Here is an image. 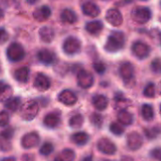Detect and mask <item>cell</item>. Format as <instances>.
I'll list each match as a JSON object with an SVG mask.
<instances>
[{
  "mask_svg": "<svg viewBox=\"0 0 161 161\" xmlns=\"http://www.w3.org/2000/svg\"><path fill=\"white\" fill-rule=\"evenodd\" d=\"M60 17H61V20L64 23H68V24H74L77 20L76 14L72 9H69V8L63 9L62 12H61Z\"/></svg>",
  "mask_w": 161,
  "mask_h": 161,
  "instance_id": "cell-27",
  "label": "cell"
},
{
  "mask_svg": "<svg viewBox=\"0 0 161 161\" xmlns=\"http://www.w3.org/2000/svg\"><path fill=\"white\" fill-rule=\"evenodd\" d=\"M93 68H94L95 72L98 73V74H104L105 71H106V65L101 61L94 62L93 63Z\"/></svg>",
  "mask_w": 161,
  "mask_h": 161,
  "instance_id": "cell-39",
  "label": "cell"
},
{
  "mask_svg": "<svg viewBox=\"0 0 161 161\" xmlns=\"http://www.w3.org/2000/svg\"><path fill=\"white\" fill-rule=\"evenodd\" d=\"M118 121L123 125H130L133 123V115L125 109L120 110L118 113Z\"/></svg>",
  "mask_w": 161,
  "mask_h": 161,
  "instance_id": "cell-23",
  "label": "cell"
},
{
  "mask_svg": "<svg viewBox=\"0 0 161 161\" xmlns=\"http://www.w3.org/2000/svg\"><path fill=\"white\" fill-rule=\"evenodd\" d=\"M34 86L39 91L44 92V91H47L50 88L51 82H50V79L45 75L38 74L36 78H35V81H34Z\"/></svg>",
  "mask_w": 161,
  "mask_h": 161,
  "instance_id": "cell-13",
  "label": "cell"
},
{
  "mask_svg": "<svg viewBox=\"0 0 161 161\" xmlns=\"http://www.w3.org/2000/svg\"><path fill=\"white\" fill-rule=\"evenodd\" d=\"M160 114H161V106H160Z\"/></svg>",
  "mask_w": 161,
  "mask_h": 161,
  "instance_id": "cell-49",
  "label": "cell"
},
{
  "mask_svg": "<svg viewBox=\"0 0 161 161\" xmlns=\"http://www.w3.org/2000/svg\"><path fill=\"white\" fill-rule=\"evenodd\" d=\"M84 123V118L81 114H76V115H74L70 121H69V125L72 128L74 129H77V128H80L82 126Z\"/></svg>",
  "mask_w": 161,
  "mask_h": 161,
  "instance_id": "cell-31",
  "label": "cell"
},
{
  "mask_svg": "<svg viewBox=\"0 0 161 161\" xmlns=\"http://www.w3.org/2000/svg\"><path fill=\"white\" fill-rule=\"evenodd\" d=\"M120 105H122L121 106V110H123V109H125V108H127L128 106H129V101L128 100H126L125 97H123V96H116L115 97V106H116V108H119V107H120Z\"/></svg>",
  "mask_w": 161,
  "mask_h": 161,
  "instance_id": "cell-36",
  "label": "cell"
},
{
  "mask_svg": "<svg viewBox=\"0 0 161 161\" xmlns=\"http://www.w3.org/2000/svg\"><path fill=\"white\" fill-rule=\"evenodd\" d=\"M8 39V34L4 28H0V44L5 43Z\"/></svg>",
  "mask_w": 161,
  "mask_h": 161,
  "instance_id": "cell-41",
  "label": "cell"
},
{
  "mask_svg": "<svg viewBox=\"0 0 161 161\" xmlns=\"http://www.w3.org/2000/svg\"><path fill=\"white\" fill-rule=\"evenodd\" d=\"M142 137L137 132H133L127 136V145L131 150H138L142 145Z\"/></svg>",
  "mask_w": 161,
  "mask_h": 161,
  "instance_id": "cell-14",
  "label": "cell"
},
{
  "mask_svg": "<svg viewBox=\"0 0 161 161\" xmlns=\"http://www.w3.org/2000/svg\"><path fill=\"white\" fill-rule=\"evenodd\" d=\"M81 42L75 37L67 38L63 42V51L68 55H75L80 51Z\"/></svg>",
  "mask_w": 161,
  "mask_h": 161,
  "instance_id": "cell-5",
  "label": "cell"
},
{
  "mask_svg": "<svg viewBox=\"0 0 161 161\" xmlns=\"http://www.w3.org/2000/svg\"><path fill=\"white\" fill-rule=\"evenodd\" d=\"M14 77L18 82L26 83L29 78V69L27 67H21L14 73Z\"/></svg>",
  "mask_w": 161,
  "mask_h": 161,
  "instance_id": "cell-22",
  "label": "cell"
},
{
  "mask_svg": "<svg viewBox=\"0 0 161 161\" xmlns=\"http://www.w3.org/2000/svg\"><path fill=\"white\" fill-rule=\"evenodd\" d=\"M82 11L85 15L90 17H96L100 13L99 8L97 7V5H95L92 2H86L82 6Z\"/></svg>",
  "mask_w": 161,
  "mask_h": 161,
  "instance_id": "cell-18",
  "label": "cell"
},
{
  "mask_svg": "<svg viewBox=\"0 0 161 161\" xmlns=\"http://www.w3.org/2000/svg\"><path fill=\"white\" fill-rule=\"evenodd\" d=\"M40 142V136L36 132H29L25 134L21 139V145L25 149H31L36 147Z\"/></svg>",
  "mask_w": 161,
  "mask_h": 161,
  "instance_id": "cell-6",
  "label": "cell"
},
{
  "mask_svg": "<svg viewBox=\"0 0 161 161\" xmlns=\"http://www.w3.org/2000/svg\"><path fill=\"white\" fill-rule=\"evenodd\" d=\"M21 106V100L19 97H10L5 102V108L10 111H16Z\"/></svg>",
  "mask_w": 161,
  "mask_h": 161,
  "instance_id": "cell-29",
  "label": "cell"
},
{
  "mask_svg": "<svg viewBox=\"0 0 161 161\" xmlns=\"http://www.w3.org/2000/svg\"><path fill=\"white\" fill-rule=\"evenodd\" d=\"M151 67H152V70L153 72L157 73V74H161V60L157 58L155 59L152 64H151Z\"/></svg>",
  "mask_w": 161,
  "mask_h": 161,
  "instance_id": "cell-40",
  "label": "cell"
},
{
  "mask_svg": "<svg viewBox=\"0 0 161 161\" xmlns=\"http://www.w3.org/2000/svg\"><path fill=\"white\" fill-rule=\"evenodd\" d=\"M151 156H152L155 159H157V160H158V161H161L160 148H156V149L152 150V152H151Z\"/></svg>",
  "mask_w": 161,
  "mask_h": 161,
  "instance_id": "cell-42",
  "label": "cell"
},
{
  "mask_svg": "<svg viewBox=\"0 0 161 161\" xmlns=\"http://www.w3.org/2000/svg\"><path fill=\"white\" fill-rule=\"evenodd\" d=\"M92 104L98 110H105L108 105V100L105 95L96 94L92 98Z\"/></svg>",
  "mask_w": 161,
  "mask_h": 161,
  "instance_id": "cell-19",
  "label": "cell"
},
{
  "mask_svg": "<svg viewBox=\"0 0 161 161\" xmlns=\"http://www.w3.org/2000/svg\"><path fill=\"white\" fill-rule=\"evenodd\" d=\"M131 17L138 24H145L151 19L152 12L146 7H136L131 11Z\"/></svg>",
  "mask_w": 161,
  "mask_h": 161,
  "instance_id": "cell-3",
  "label": "cell"
},
{
  "mask_svg": "<svg viewBox=\"0 0 161 161\" xmlns=\"http://www.w3.org/2000/svg\"><path fill=\"white\" fill-rule=\"evenodd\" d=\"M12 95V89L10 86L0 82V102H6Z\"/></svg>",
  "mask_w": 161,
  "mask_h": 161,
  "instance_id": "cell-24",
  "label": "cell"
},
{
  "mask_svg": "<svg viewBox=\"0 0 161 161\" xmlns=\"http://www.w3.org/2000/svg\"><path fill=\"white\" fill-rule=\"evenodd\" d=\"M91 122L96 127H101L103 125V116H101L100 114L94 113L91 116Z\"/></svg>",
  "mask_w": 161,
  "mask_h": 161,
  "instance_id": "cell-37",
  "label": "cell"
},
{
  "mask_svg": "<svg viewBox=\"0 0 161 161\" xmlns=\"http://www.w3.org/2000/svg\"><path fill=\"white\" fill-rule=\"evenodd\" d=\"M60 118L56 113H49L43 119V125L48 128H55L59 125Z\"/></svg>",
  "mask_w": 161,
  "mask_h": 161,
  "instance_id": "cell-20",
  "label": "cell"
},
{
  "mask_svg": "<svg viewBox=\"0 0 161 161\" xmlns=\"http://www.w3.org/2000/svg\"><path fill=\"white\" fill-rule=\"evenodd\" d=\"M144 133H145V136L148 139H150V140L155 139V138H157L161 133V127H159V126H155V127H152V128L145 129L144 130Z\"/></svg>",
  "mask_w": 161,
  "mask_h": 161,
  "instance_id": "cell-32",
  "label": "cell"
},
{
  "mask_svg": "<svg viewBox=\"0 0 161 161\" xmlns=\"http://www.w3.org/2000/svg\"><path fill=\"white\" fill-rule=\"evenodd\" d=\"M158 91H159V93L161 94V81L159 82V85H158Z\"/></svg>",
  "mask_w": 161,
  "mask_h": 161,
  "instance_id": "cell-47",
  "label": "cell"
},
{
  "mask_svg": "<svg viewBox=\"0 0 161 161\" xmlns=\"http://www.w3.org/2000/svg\"><path fill=\"white\" fill-rule=\"evenodd\" d=\"M38 112H39L38 104H37V102H35L33 100L27 101L25 104H23L21 107V110H20V114L25 121L33 120L37 116Z\"/></svg>",
  "mask_w": 161,
  "mask_h": 161,
  "instance_id": "cell-2",
  "label": "cell"
},
{
  "mask_svg": "<svg viewBox=\"0 0 161 161\" xmlns=\"http://www.w3.org/2000/svg\"><path fill=\"white\" fill-rule=\"evenodd\" d=\"M75 158V154L71 149H64L61 151L55 158V161H74Z\"/></svg>",
  "mask_w": 161,
  "mask_h": 161,
  "instance_id": "cell-25",
  "label": "cell"
},
{
  "mask_svg": "<svg viewBox=\"0 0 161 161\" xmlns=\"http://www.w3.org/2000/svg\"><path fill=\"white\" fill-rule=\"evenodd\" d=\"M1 161H16V158L10 157V158H3Z\"/></svg>",
  "mask_w": 161,
  "mask_h": 161,
  "instance_id": "cell-43",
  "label": "cell"
},
{
  "mask_svg": "<svg viewBox=\"0 0 161 161\" xmlns=\"http://www.w3.org/2000/svg\"><path fill=\"white\" fill-rule=\"evenodd\" d=\"M125 35L121 31H113L108 38L105 49L108 52H117L125 46Z\"/></svg>",
  "mask_w": 161,
  "mask_h": 161,
  "instance_id": "cell-1",
  "label": "cell"
},
{
  "mask_svg": "<svg viewBox=\"0 0 161 161\" xmlns=\"http://www.w3.org/2000/svg\"><path fill=\"white\" fill-rule=\"evenodd\" d=\"M77 83L79 87H81L82 89H89L94 83L93 75L88 71L81 70L77 74Z\"/></svg>",
  "mask_w": 161,
  "mask_h": 161,
  "instance_id": "cell-8",
  "label": "cell"
},
{
  "mask_svg": "<svg viewBox=\"0 0 161 161\" xmlns=\"http://www.w3.org/2000/svg\"><path fill=\"white\" fill-rule=\"evenodd\" d=\"M13 136L12 129H8L5 131H2L0 133V150L7 152L11 149V142L10 140Z\"/></svg>",
  "mask_w": 161,
  "mask_h": 161,
  "instance_id": "cell-10",
  "label": "cell"
},
{
  "mask_svg": "<svg viewBox=\"0 0 161 161\" xmlns=\"http://www.w3.org/2000/svg\"><path fill=\"white\" fill-rule=\"evenodd\" d=\"M41 40L44 42H51L55 37V31L49 26H43L39 31Z\"/></svg>",
  "mask_w": 161,
  "mask_h": 161,
  "instance_id": "cell-21",
  "label": "cell"
},
{
  "mask_svg": "<svg viewBox=\"0 0 161 161\" xmlns=\"http://www.w3.org/2000/svg\"><path fill=\"white\" fill-rule=\"evenodd\" d=\"M160 42H161V34H160Z\"/></svg>",
  "mask_w": 161,
  "mask_h": 161,
  "instance_id": "cell-50",
  "label": "cell"
},
{
  "mask_svg": "<svg viewBox=\"0 0 161 161\" xmlns=\"http://www.w3.org/2000/svg\"><path fill=\"white\" fill-rule=\"evenodd\" d=\"M9 122V116L7 111L0 112V126H6Z\"/></svg>",
  "mask_w": 161,
  "mask_h": 161,
  "instance_id": "cell-38",
  "label": "cell"
},
{
  "mask_svg": "<svg viewBox=\"0 0 161 161\" xmlns=\"http://www.w3.org/2000/svg\"><path fill=\"white\" fill-rule=\"evenodd\" d=\"M106 19L113 26H119L123 23V15L117 8H110L108 10Z\"/></svg>",
  "mask_w": 161,
  "mask_h": 161,
  "instance_id": "cell-11",
  "label": "cell"
},
{
  "mask_svg": "<svg viewBox=\"0 0 161 161\" xmlns=\"http://www.w3.org/2000/svg\"><path fill=\"white\" fill-rule=\"evenodd\" d=\"M97 147L100 152L106 155H114L116 153V145L108 139L103 138L97 142Z\"/></svg>",
  "mask_w": 161,
  "mask_h": 161,
  "instance_id": "cell-9",
  "label": "cell"
},
{
  "mask_svg": "<svg viewBox=\"0 0 161 161\" xmlns=\"http://www.w3.org/2000/svg\"><path fill=\"white\" fill-rule=\"evenodd\" d=\"M7 57L10 61H20L25 58V50L20 43L13 42L7 49Z\"/></svg>",
  "mask_w": 161,
  "mask_h": 161,
  "instance_id": "cell-4",
  "label": "cell"
},
{
  "mask_svg": "<svg viewBox=\"0 0 161 161\" xmlns=\"http://www.w3.org/2000/svg\"><path fill=\"white\" fill-rule=\"evenodd\" d=\"M33 16L37 21H45L51 16V9L48 6H42L33 12Z\"/></svg>",
  "mask_w": 161,
  "mask_h": 161,
  "instance_id": "cell-17",
  "label": "cell"
},
{
  "mask_svg": "<svg viewBox=\"0 0 161 161\" xmlns=\"http://www.w3.org/2000/svg\"><path fill=\"white\" fill-rule=\"evenodd\" d=\"M71 139L76 145L82 146L89 142V135L85 132H76L72 136Z\"/></svg>",
  "mask_w": 161,
  "mask_h": 161,
  "instance_id": "cell-26",
  "label": "cell"
},
{
  "mask_svg": "<svg viewBox=\"0 0 161 161\" xmlns=\"http://www.w3.org/2000/svg\"><path fill=\"white\" fill-rule=\"evenodd\" d=\"M132 52L133 54L140 59H143L149 56L150 47L143 42H136L132 45Z\"/></svg>",
  "mask_w": 161,
  "mask_h": 161,
  "instance_id": "cell-7",
  "label": "cell"
},
{
  "mask_svg": "<svg viewBox=\"0 0 161 161\" xmlns=\"http://www.w3.org/2000/svg\"><path fill=\"white\" fill-rule=\"evenodd\" d=\"M102 28H103V23L101 21H92V22H89L86 25V30L93 35H96L99 32H101Z\"/></svg>",
  "mask_w": 161,
  "mask_h": 161,
  "instance_id": "cell-28",
  "label": "cell"
},
{
  "mask_svg": "<svg viewBox=\"0 0 161 161\" xmlns=\"http://www.w3.org/2000/svg\"><path fill=\"white\" fill-rule=\"evenodd\" d=\"M104 1H107V0H104Z\"/></svg>",
  "mask_w": 161,
  "mask_h": 161,
  "instance_id": "cell-51",
  "label": "cell"
},
{
  "mask_svg": "<svg viewBox=\"0 0 161 161\" xmlns=\"http://www.w3.org/2000/svg\"><path fill=\"white\" fill-rule=\"evenodd\" d=\"M58 101L66 106H73L76 103L77 97L75 93L70 90H64L58 94Z\"/></svg>",
  "mask_w": 161,
  "mask_h": 161,
  "instance_id": "cell-12",
  "label": "cell"
},
{
  "mask_svg": "<svg viewBox=\"0 0 161 161\" xmlns=\"http://www.w3.org/2000/svg\"><path fill=\"white\" fill-rule=\"evenodd\" d=\"M3 17H4V12H3V10L0 8V20H2Z\"/></svg>",
  "mask_w": 161,
  "mask_h": 161,
  "instance_id": "cell-46",
  "label": "cell"
},
{
  "mask_svg": "<svg viewBox=\"0 0 161 161\" xmlns=\"http://www.w3.org/2000/svg\"><path fill=\"white\" fill-rule=\"evenodd\" d=\"M119 73H120L121 77L125 81L127 82V81L131 80L134 75V67L131 63L125 62L121 65V67L119 69Z\"/></svg>",
  "mask_w": 161,
  "mask_h": 161,
  "instance_id": "cell-15",
  "label": "cell"
},
{
  "mask_svg": "<svg viewBox=\"0 0 161 161\" xmlns=\"http://www.w3.org/2000/svg\"><path fill=\"white\" fill-rule=\"evenodd\" d=\"M82 161H93L92 160V157H86L85 158H83Z\"/></svg>",
  "mask_w": 161,
  "mask_h": 161,
  "instance_id": "cell-44",
  "label": "cell"
},
{
  "mask_svg": "<svg viewBox=\"0 0 161 161\" xmlns=\"http://www.w3.org/2000/svg\"><path fill=\"white\" fill-rule=\"evenodd\" d=\"M38 58L39 60L46 65H51L55 62L56 57L53 52H51L48 49H42L38 53Z\"/></svg>",
  "mask_w": 161,
  "mask_h": 161,
  "instance_id": "cell-16",
  "label": "cell"
},
{
  "mask_svg": "<svg viewBox=\"0 0 161 161\" xmlns=\"http://www.w3.org/2000/svg\"><path fill=\"white\" fill-rule=\"evenodd\" d=\"M109 129H110L111 133L116 135V136H121L125 131L123 125L118 124V123H111V125L109 126Z\"/></svg>",
  "mask_w": 161,
  "mask_h": 161,
  "instance_id": "cell-34",
  "label": "cell"
},
{
  "mask_svg": "<svg viewBox=\"0 0 161 161\" xmlns=\"http://www.w3.org/2000/svg\"><path fill=\"white\" fill-rule=\"evenodd\" d=\"M54 151V146L50 142H45L40 148V154L42 156H49Z\"/></svg>",
  "mask_w": 161,
  "mask_h": 161,
  "instance_id": "cell-33",
  "label": "cell"
},
{
  "mask_svg": "<svg viewBox=\"0 0 161 161\" xmlns=\"http://www.w3.org/2000/svg\"><path fill=\"white\" fill-rule=\"evenodd\" d=\"M143 94H144V96H146L148 98H153L155 96V94H156V86H155V84L154 83H149L145 87V89L143 91Z\"/></svg>",
  "mask_w": 161,
  "mask_h": 161,
  "instance_id": "cell-35",
  "label": "cell"
},
{
  "mask_svg": "<svg viewBox=\"0 0 161 161\" xmlns=\"http://www.w3.org/2000/svg\"><path fill=\"white\" fill-rule=\"evenodd\" d=\"M142 1H147V0H142Z\"/></svg>",
  "mask_w": 161,
  "mask_h": 161,
  "instance_id": "cell-48",
  "label": "cell"
},
{
  "mask_svg": "<svg viewBox=\"0 0 161 161\" xmlns=\"http://www.w3.org/2000/svg\"><path fill=\"white\" fill-rule=\"evenodd\" d=\"M142 115L143 119L146 120V121H151V120H153L154 115H155L153 107L150 106V105H148V104L143 105L142 108Z\"/></svg>",
  "mask_w": 161,
  "mask_h": 161,
  "instance_id": "cell-30",
  "label": "cell"
},
{
  "mask_svg": "<svg viewBox=\"0 0 161 161\" xmlns=\"http://www.w3.org/2000/svg\"><path fill=\"white\" fill-rule=\"evenodd\" d=\"M27 1V3L28 4H30V5H33V4H35L38 0H26Z\"/></svg>",
  "mask_w": 161,
  "mask_h": 161,
  "instance_id": "cell-45",
  "label": "cell"
}]
</instances>
